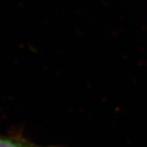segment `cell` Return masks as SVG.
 Returning <instances> with one entry per match:
<instances>
[{"label": "cell", "mask_w": 147, "mask_h": 147, "mask_svg": "<svg viewBox=\"0 0 147 147\" xmlns=\"http://www.w3.org/2000/svg\"><path fill=\"white\" fill-rule=\"evenodd\" d=\"M0 147H56V146H42L20 138L0 135Z\"/></svg>", "instance_id": "obj_1"}]
</instances>
